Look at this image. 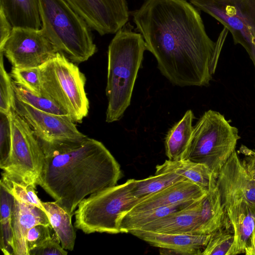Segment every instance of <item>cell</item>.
Here are the masks:
<instances>
[{
	"mask_svg": "<svg viewBox=\"0 0 255 255\" xmlns=\"http://www.w3.org/2000/svg\"><path fill=\"white\" fill-rule=\"evenodd\" d=\"M14 82L36 95H40L41 80L39 67H12L10 74Z\"/></svg>",
	"mask_w": 255,
	"mask_h": 255,
	"instance_id": "4dcf8cb0",
	"label": "cell"
},
{
	"mask_svg": "<svg viewBox=\"0 0 255 255\" xmlns=\"http://www.w3.org/2000/svg\"><path fill=\"white\" fill-rule=\"evenodd\" d=\"M130 26L126 25L120 29L108 47L106 121L109 123L120 120L130 105L146 50L141 34L133 31Z\"/></svg>",
	"mask_w": 255,
	"mask_h": 255,
	"instance_id": "3957f363",
	"label": "cell"
},
{
	"mask_svg": "<svg viewBox=\"0 0 255 255\" xmlns=\"http://www.w3.org/2000/svg\"><path fill=\"white\" fill-rule=\"evenodd\" d=\"M234 232L228 255L245 254L255 230V204L242 199L224 207Z\"/></svg>",
	"mask_w": 255,
	"mask_h": 255,
	"instance_id": "9a60e30c",
	"label": "cell"
},
{
	"mask_svg": "<svg viewBox=\"0 0 255 255\" xmlns=\"http://www.w3.org/2000/svg\"><path fill=\"white\" fill-rule=\"evenodd\" d=\"M16 112L29 125L42 149L80 142L88 137L68 116L44 112L17 99Z\"/></svg>",
	"mask_w": 255,
	"mask_h": 255,
	"instance_id": "30bf717a",
	"label": "cell"
},
{
	"mask_svg": "<svg viewBox=\"0 0 255 255\" xmlns=\"http://www.w3.org/2000/svg\"><path fill=\"white\" fill-rule=\"evenodd\" d=\"M131 15L146 50L170 83L180 87L210 84L216 43L197 8L186 0H144Z\"/></svg>",
	"mask_w": 255,
	"mask_h": 255,
	"instance_id": "6da1fadb",
	"label": "cell"
},
{
	"mask_svg": "<svg viewBox=\"0 0 255 255\" xmlns=\"http://www.w3.org/2000/svg\"><path fill=\"white\" fill-rule=\"evenodd\" d=\"M0 52L12 67H39L59 52L41 29L13 27Z\"/></svg>",
	"mask_w": 255,
	"mask_h": 255,
	"instance_id": "8fae6325",
	"label": "cell"
},
{
	"mask_svg": "<svg viewBox=\"0 0 255 255\" xmlns=\"http://www.w3.org/2000/svg\"><path fill=\"white\" fill-rule=\"evenodd\" d=\"M52 230V226L38 224L28 230L26 237V245L28 255L31 250L40 245L52 237L51 231Z\"/></svg>",
	"mask_w": 255,
	"mask_h": 255,
	"instance_id": "d6a6232c",
	"label": "cell"
},
{
	"mask_svg": "<svg viewBox=\"0 0 255 255\" xmlns=\"http://www.w3.org/2000/svg\"><path fill=\"white\" fill-rule=\"evenodd\" d=\"M55 233L49 239L29 252V255H66L68 252L62 246Z\"/></svg>",
	"mask_w": 255,
	"mask_h": 255,
	"instance_id": "836d02e7",
	"label": "cell"
},
{
	"mask_svg": "<svg viewBox=\"0 0 255 255\" xmlns=\"http://www.w3.org/2000/svg\"><path fill=\"white\" fill-rule=\"evenodd\" d=\"M0 185H2L14 197L26 203L35 205L44 210L42 202L35 192L36 188L33 186L13 180L3 172H1Z\"/></svg>",
	"mask_w": 255,
	"mask_h": 255,
	"instance_id": "f546056e",
	"label": "cell"
},
{
	"mask_svg": "<svg viewBox=\"0 0 255 255\" xmlns=\"http://www.w3.org/2000/svg\"><path fill=\"white\" fill-rule=\"evenodd\" d=\"M217 187L223 207L242 199L255 204V180L236 151L217 173Z\"/></svg>",
	"mask_w": 255,
	"mask_h": 255,
	"instance_id": "4fadbf2b",
	"label": "cell"
},
{
	"mask_svg": "<svg viewBox=\"0 0 255 255\" xmlns=\"http://www.w3.org/2000/svg\"><path fill=\"white\" fill-rule=\"evenodd\" d=\"M39 68L41 95L53 101L74 122L81 123L89 110L85 75L75 63L60 52Z\"/></svg>",
	"mask_w": 255,
	"mask_h": 255,
	"instance_id": "5b68a950",
	"label": "cell"
},
{
	"mask_svg": "<svg viewBox=\"0 0 255 255\" xmlns=\"http://www.w3.org/2000/svg\"><path fill=\"white\" fill-rule=\"evenodd\" d=\"M129 233L152 246L179 251L184 255H201L211 235L168 234L142 230H134Z\"/></svg>",
	"mask_w": 255,
	"mask_h": 255,
	"instance_id": "e0dca14e",
	"label": "cell"
},
{
	"mask_svg": "<svg viewBox=\"0 0 255 255\" xmlns=\"http://www.w3.org/2000/svg\"><path fill=\"white\" fill-rule=\"evenodd\" d=\"M38 224L52 226L46 212L14 197L12 213L13 255H28L26 235L30 228Z\"/></svg>",
	"mask_w": 255,
	"mask_h": 255,
	"instance_id": "5bb4252c",
	"label": "cell"
},
{
	"mask_svg": "<svg viewBox=\"0 0 255 255\" xmlns=\"http://www.w3.org/2000/svg\"><path fill=\"white\" fill-rule=\"evenodd\" d=\"M184 179H187L173 172L155 174L145 179L135 180L132 192L140 200Z\"/></svg>",
	"mask_w": 255,
	"mask_h": 255,
	"instance_id": "484cf974",
	"label": "cell"
},
{
	"mask_svg": "<svg viewBox=\"0 0 255 255\" xmlns=\"http://www.w3.org/2000/svg\"><path fill=\"white\" fill-rule=\"evenodd\" d=\"M243 157V163L251 177L255 180V148H250L245 145H241L237 151Z\"/></svg>",
	"mask_w": 255,
	"mask_h": 255,
	"instance_id": "e575fe53",
	"label": "cell"
},
{
	"mask_svg": "<svg viewBox=\"0 0 255 255\" xmlns=\"http://www.w3.org/2000/svg\"><path fill=\"white\" fill-rule=\"evenodd\" d=\"M100 35L116 33L126 25L128 0H65Z\"/></svg>",
	"mask_w": 255,
	"mask_h": 255,
	"instance_id": "7c38bea8",
	"label": "cell"
},
{
	"mask_svg": "<svg viewBox=\"0 0 255 255\" xmlns=\"http://www.w3.org/2000/svg\"><path fill=\"white\" fill-rule=\"evenodd\" d=\"M9 115L12 129L11 150L8 158L0 167L12 180L36 188L44 164L43 150L27 122L16 111Z\"/></svg>",
	"mask_w": 255,
	"mask_h": 255,
	"instance_id": "ba28073f",
	"label": "cell"
},
{
	"mask_svg": "<svg viewBox=\"0 0 255 255\" xmlns=\"http://www.w3.org/2000/svg\"><path fill=\"white\" fill-rule=\"evenodd\" d=\"M230 224L216 186L202 199L197 224L191 234L210 235L223 226Z\"/></svg>",
	"mask_w": 255,
	"mask_h": 255,
	"instance_id": "d6986e66",
	"label": "cell"
},
{
	"mask_svg": "<svg viewBox=\"0 0 255 255\" xmlns=\"http://www.w3.org/2000/svg\"><path fill=\"white\" fill-rule=\"evenodd\" d=\"M207 193L191 181L184 179L157 193L140 199L128 212L146 211L182 202L197 200L203 197Z\"/></svg>",
	"mask_w": 255,
	"mask_h": 255,
	"instance_id": "2e32d148",
	"label": "cell"
},
{
	"mask_svg": "<svg viewBox=\"0 0 255 255\" xmlns=\"http://www.w3.org/2000/svg\"><path fill=\"white\" fill-rule=\"evenodd\" d=\"M220 22L244 48L255 69V0H189Z\"/></svg>",
	"mask_w": 255,
	"mask_h": 255,
	"instance_id": "9c48e42d",
	"label": "cell"
},
{
	"mask_svg": "<svg viewBox=\"0 0 255 255\" xmlns=\"http://www.w3.org/2000/svg\"><path fill=\"white\" fill-rule=\"evenodd\" d=\"M240 138L238 128L223 115L209 110L193 127L184 159L204 164L217 174L236 151Z\"/></svg>",
	"mask_w": 255,
	"mask_h": 255,
	"instance_id": "52a82bcc",
	"label": "cell"
},
{
	"mask_svg": "<svg viewBox=\"0 0 255 255\" xmlns=\"http://www.w3.org/2000/svg\"><path fill=\"white\" fill-rule=\"evenodd\" d=\"M121 176L120 164L104 144L87 137L45 155L37 185L73 215L87 196L116 185Z\"/></svg>",
	"mask_w": 255,
	"mask_h": 255,
	"instance_id": "7a4b0ae2",
	"label": "cell"
},
{
	"mask_svg": "<svg viewBox=\"0 0 255 255\" xmlns=\"http://www.w3.org/2000/svg\"><path fill=\"white\" fill-rule=\"evenodd\" d=\"M202 198L182 210L156 220L137 230L161 234H191L197 224Z\"/></svg>",
	"mask_w": 255,
	"mask_h": 255,
	"instance_id": "ac0fdd59",
	"label": "cell"
},
{
	"mask_svg": "<svg viewBox=\"0 0 255 255\" xmlns=\"http://www.w3.org/2000/svg\"><path fill=\"white\" fill-rule=\"evenodd\" d=\"M0 6L13 27L41 28L38 0H0Z\"/></svg>",
	"mask_w": 255,
	"mask_h": 255,
	"instance_id": "44dd1931",
	"label": "cell"
},
{
	"mask_svg": "<svg viewBox=\"0 0 255 255\" xmlns=\"http://www.w3.org/2000/svg\"><path fill=\"white\" fill-rule=\"evenodd\" d=\"M13 86L17 100L44 112L57 115L68 116L65 111L50 99L41 95L33 94L16 84L14 81Z\"/></svg>",
	"mask_w": 255,
	"mask_h": 255,
	"instance_id": "4316f807",
	"label": "cell"
},
{
	"mask_svg": "<svg viewBox=\"0 0 255 255\" xmlns=\"http://www.w3.org/2000/svg\"><path fill=\"white\" fill-rule=\"evenodd\" d=\"M197 200H198L182 202L146 211L127 212L119 220L120 232L122 233H129L132 230L139 229L156 220L182 210Z\"/></svg>",
	"mask_w": 255,
	"mask_h": 255,
	"instance_id": "603a6c76",
	"label": "cell"
},
{
	"mask_svg": "<svg viewBox=\"0 0 255 255\" xmlns=\"http://www.w3.org/2000/svg\"><path fill=\"white\" fill-rule=\"evenodd\" d=\"M167 172H173L184 177L207 192L217 186V173L207 165L189 159L167 160L156 166L155 174Z\"/></svg>",
	"mask_w": 255,
	"mask_h": 255,
	"instance_id": "ffe728a7",
	"label": "cell"
},
{
	"mask_svg": "<svg viewBox=\"0 0 255 255\" xmlns=\"http://www.w3.org/2000/svg\"><path fill=\"white\" fill-rule=\"evenodd\" d=\"M52 228L58 237L62 247L72 251L74 249L76 235L72 224V217L54 202H42Z\"/></svg>",
	"mask_w": 255,
	"mask_h": 255,
	"instance_id": "cb8c5ba5",
	"label": "cell"
},
{
	"mask_svg": "<svg viewBox=\"0 0 255 255\" xmlns=\"http://www.w3.org/2000/svg\"><path fill=\"white\" fill-rule=\"evenodd\" d=\"M192 111H186L182 118L167 132L165 140V153L168 160L184 159L193 130Z\"/></svg>",
	"mask_w": 255,
	"mask_h": 255,
	"instance_id": "7402d4cb",
	"label": "cell"
},
{
	"mask_svg": "<svg viewBox=\"0 0 255 255\" xmlns=\"http://www.w3.org/2000/svg\"><path fill=\"white\" fill-rule=\"evenodd\" d=\"M12 28L13 27L3 9L0 6V51L3 48Z\"/></svg>",
	"mask_w": 255,
	"mask_h": 255,
	"instance_id": "d590c367",
	"label": "cell"
},
{
	"mask_svg": "<svg viewBox=\"0 0 255 255\" xmlns=\"http://www.w3.org/2000/svg\"><path fill=\"white\" fill-rule=\"evenodd\" d=\"M3 55L0 52V113L9 115L16 111V98L13 79L4 67Z\"/></svg>",
	"mask_w": 255,
	"mask_h": 255,
	"instance_id": "f1b7e54d",
	"label": "cell"
},
{
	"mask_svg": "<svg viewBox=\"0 0 255 255\" xmlns=\"http://www.w3.org/2000/svg\"><path fill=\"white\" fill-rule=\"evenodd\" d=\"M12 143L11 120L9 115L0 113V166L9 157Z\"/></svg>",
	"mask_w": 255,
	"mask_h": 255,
	"instance_id": "1f68e13d",
	"label": "cell"
},
{
	"mask_svg": "<svg viewBox=\"0 0 255 255\" xmlns=\"http://www.w3.org/2000/svg\"><path fill=\"white\" fill-rule=\"evenodd\" d=\"M231 224L223 226L210 235L202 255H228L234 242Z\"/></svg>",
	"mask_w": 255,
	"mask_h": 255,
	"instance_id": "83f0119b",
	"label": "cell"
},
{
	"mask_svg": "<svg viewBox=\"0 0 255 255\" xmlns=\"http://www.w3.org/2000/svg\"><path fill=\"white\" fill-rule=\"evenodd\" d=\"M40 28L58 52L75 63L97 51L90 27L65 0H38Z\"/></svg>",
	"mask_w": 255,
	"mask_h": 255,
	"instance_id": "277c9868",
	"label": "cell"
},
{
	"mask_svg": "<svg viewBox=\"0 0 255 255\" xmlns=\"http://www.w3.org/2000/svg\"><path fill=\"white\" fill-rule=\"evenodd\" d=\"M135 183V179H128L84 198L75 211L74 227L86 234L120 233V218L139 200L132 192Z\"/></svg>",
	"mask_w": 255,
	"mask_h": 255,
	"instance_id": "8992f818",
	"label": "cell"
},
{
	"mask_svg": "<svg viewBox=\"0 0 255 255\" xmlns=\"http://www.w3.org/2000/svg\"><path fill=\"white\" fill-rule=\"evenodd\" d=\"M0 248L4 255H13L12 213L14 197L2 185H0Z\"/></svg>",
	"mask_w": 255,
	"mask_h": 255,
	"instance_id": "d4e9b609",
	"label": "cell"
}]
</instances>
